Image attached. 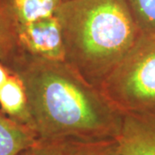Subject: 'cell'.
<instances>
[{
	"instance_id": "obj_1",
	"label": "cell",
	"mask_w": 155,
	"mask_h": 155,
	"mask_svg": "<svg viewBox=\"0 0 155 155\" xmlns=\"http://www.w3.org/2000/svg\"><path fill=\"white\" fill-rule=\"evenodd\" d=\"M5 67L23 83L40 140L116 138L123 114L65 61L47 60L20 50Z\"/></svg>"
},
{
	"instance_id": "obj_2",
	"label": "cell",
	"mask_w": 155,
	"mask_h": 155,
	"mask_svg": "<svg viewBox=\"0 0 155 155\" xmlns=\"http://www.w3.org/2000/svg\"><path fill=\"white\" fill-rule=\"evenodd\" d=\"M56 15L65 61L99 89L142 34L126 0H67Z\"/></svg>"
},
{
	"instance_id": "obj_3",
	"label": "cell",
	"mask_w": 155,
	"mask_h": 155,
	"mask_svg": "<svg viewBox=\"0 0 155 155\" xmlns=\"http://www.w3.org/2000/svg\"><path fill=\"white\" fill-rule=\"evenodd\" d=\"M100 90L122 114L155 116V33L140 35Z\"/></svg>"
},
{
	"instance_id": "obj_4",
	"label": "cell",
	"mask_w": 155,
	"mask_h": 155,
	"mask_svg": "<svg viewBox=\"0 0 155 155\" xmlns=\"http://www.w3.org/2000/svg\"><path fill=\"white\" fill-rule=\"evenodd\" d=\"M21 51L51 61H65L61 24L57 15L18 26Z\"/></svg>"
},
{
	"instance_id": "obj_5",
	"label": "cell",
	"mask_w": 155,
	"mask_h": 155,
	"mask_svg": "<svg viewBox=\"0 0 155 155\" xmlns=\"http://www.w3.org/2000/svg\"><path fill=\"white\" fill-rule=\"evenodd\" d=\"M115 140L121 155H155V116L123 114Z\"/></svg>"
},
{
	"instance_id": "obj_6",
	"label": "cell",
	"mask_w": 155,
	"mask_h": 155,
	"mask_svg": "<svg viewBox=\"0 0 155 155\" xmlns=\"http://www.w3.org/2000/svg\"><path fill=\"white\" fill-rule=\"evenodd\" d=\"M0 106L6 116L35 130L24 85L14 72H11L6 83L0 88Z\"/></svg>"
},
{
	"instance_id": "obj_7",
	"label": "cell",
	"mask_w": 155,
	"mask_h": 155,
	"mask_svg": "<svg viewBox=\"0 0 155 155\" xmlns=\"http://www.w3.org/2000/svg\"><path fill=\"white\" fill-rule=\"evenodd\" d=\"M36 132L0 110V155H19L38 140Z\"/></svg>"
},
{
	"instance_id": "obj_8",
	"label": "cell",
	"mask_w": 155,
	"mask_h": 155,
	"mask_svg": "<svg viewBox=\"0 0 155 155\" xmlns=\"http://www.w3.org/2000/svg\"><path fill=\"white\" fill-rule=\"evenodd\" d=\"M19 23L11 9L10 0H0V61L7 66L19 53Z\"/></svg>"
},
{
	"instance_id": "obj_9",
	"label": "cell",
	"mask_w": 155,
	"mask_h": 155,
	"mask_svg": "<svg viewBox=\"0 0 155 155\" xmlns=\"http://www.w3.org/2000/svg\"><path fill=\"white\" fill-rule=\"evenodd\" d=\"M63 0H10L19 25L55 16Z\"/></svg>"
},
{
	"instance_id": "obj_10",
	"label": "cell",
	"mask_w": 155,
	"mask_h": 155,
	"mask_svg": "<svg viewBox=\"0 0 155 155\" xmlns=\"http://www.w3.org/2000/svg\"><path fill=\"white\" fill-rule=\"evenodd\" d=\"M126 1L141 33H155V0Z\"/></svg>"
},
{
	"instance_id": "obj_11",
	"label": "cell",
	"mask_w": 155,
	"mask_h": 155,
	"mask_svg": "<svg viewBox=\"0 0 155 155\" xmlns=\"http://www.w3.org/2000/svg\"><path fill=\"white\" fill-rule=\"evenodd\" d=\"M78 140H43L37 142L19 155H76Z\"/></svg>"
},
{
	"instance_id": "obj_12",
	"label": "cell",
	"mask_w": 155,
	"mask_h": 155,
	"mask_svg": "<svg viewBox=\"0 0 155 155\" xmlns=\"http://www.w3.org/2000/svg\"><path fill=\"white\" fill-rule=\"evenodd\" d=\"M76 155H121L115 139L76 141Z\"/></svg>"
},
{
	"instance_id": "obj_13",
	"label": "cell",
	"mask_w": 155,
	"mask_h": 155,
	"mask_svg": "<svg viewBox=\"0 0 155 155\" xmlns=\"http://www.w3.org/2000/svg\"><path fill=\"white\" fill-rule=\"evenodd\" d=\"M10 73H11V71L0 61V88L6 83Z\"/></svg>"
},
{
	"instance_id": "obj_14",
	"label": "cell",
	"mask_w": 155,
	"mask_h": 155,
	"mask_svg": "<svg viewBox=\"0 0 155 155\" xmlns=\"http://www.w3.org/2000/svg\"><path fill=\"white\" fill-rule=\"evenodd\" d=\"M63 1H67V0H63Z\"/></svg>"
}]
</instances>
